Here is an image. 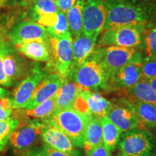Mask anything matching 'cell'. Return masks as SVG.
Returning a JSON list of instances; mask_svg holds the SVG:
<instances>
[{"instance_id":"obj_1","label":"cell","mask_w":156,"mask_h":156,"mask_svg":"<svg viewBox=\"0 0 156 156\" xmlns=\"http://www.w3.org/2000/svg\"><path fill=\"white\" fill-rule=\"evenodd\" d=\"M106 2L104 30L126 25L147 29L156 19V0H106Z\"/></svg>"},{"instance_id":"obj_2","label":"cell","mask_w":156,"mask_h":156,"mask_svg":"<svg viewBox=\"0 0 156 156\" xmlns=\"http://www.w3.org/2000/svg\"><path fill=\"white\" fill-rule=\"evenodd\" d=\"M67 77L80 87L90 90L100 91L108 88V73L101 62L93 56L71 70Z\"/></svg>"},{"instance_id":"obj_3","label":"cell","mask_w":156,"mask_h":156,"mask_svg":"<svg viewBox=\"0 0 156 156\" xmlns=\"http://www.w3.org/2000/svg\"><path fill=\"white\" fill-rule=\"evenodd\" d=\"M92 116L73 106L55 112L50 119L69 136L75 147L81 148L87 122Z\"/></svg>"},{"instance_id":"obj_4","label":"cell","mask_w":156,"mask_h":156,"mask_svg":"<svg viewBox=\"0 0 156 156\" xmlns=\"http://www.w3.org/2000/svg\"><path fill=\"white\" fill-rule=\"evenodd\" d=\"M106 70L109 79L120 68L131 62H142L144 57L137 48L120 46H104L95 49L92 55Z\"/></svg>"},{"instance_id":"obj_5","label":"cell","mask_w":156,"mask_h":156,"mask_svg":"<svg viewBox=\"0 0 156 156\" xmlns=\"http://www.w3.org/2000/svg\"><path fill=\"white\" fill-rule=\"evenodd\" d=\"M118 147L126 156H155L156 139L149 130L135 128L121 134Z\"/></svg>"},{"instance_id":"obj_6","label":"cell","mask_w":156,"mask_h":156,"mask_svg":"<svg viewBox=\"0 0 156 156\" xmlns=\"http://www.w3.org/2000/svg\"><path fill=\"white\" fill-rule=\"evenodd\" d=\"M147 28L139 25H126L106 29L101 33L98 41L101 47L120 46L139 49L143 44Z\"/></svg>"},{"instance_id":"obj_7","label":"cell","mask_w":156,"mask_h":156,"mask_svg":"<svg viewBox=\"0 0 156 156\" xmlns=\"http://www.w3.org/2000/svg\"><path fill=\"white\" fill-rule=\"evenodd\" d=\"M51 64L56 73L63 78L69 76L73 60V37L69 32L60 36H49L47 40Z\"/></svg>"},{"instance_id":"obj_8","label":"cell","mask_w":156,"mask_h":156,"mask_svg":"<svg viewBox=\"0 0 156 156\" xmlns=\"http://www.w3.org/2000/svg\"><path fill=\"white\" fill-rule=\"evenodd\" d=\"M18 124L11 134L9 143L21 155L30 151L41 139L43 120L18 118Z\"/></svg>"},{"instance_id":"obj_9","label":"cell","mask_w":156,"mask_h":156,"mask_svg":"<svg viewBox=\"0 0 156 156\" xmlns=\"http://www.w3.org/2000/svg\"><path fill=\"white\" fill-rule=\"evenodd\" d=\"M106 0H83V34L97 41L105 28Z\"/></svg>"},{"instance_id":"obj_10","label":"cell","mask_w":156,"mask_h":156,"mask_svg":"<svg viewBox=\"0 0 156 156\" xmlns=\"http://www.w3.org/2000/svg\"><path fill=\"white\" fill-rule=\"evenodd\" d=\"M47 75L39 65L30 68L28 75L18 82L12 93V109L22 108L29 101L39 83Z\"/></svg>"},{"instance_id":"obj_11","label":"cell","mask_w":156,"mask_h":156,"mask_svg":"<svg viewBox=\"0 0 156 156\" xmlns=\"http://www.w3.org/2000/svg\"><path fill=\"white\" fill-rule=\"evenodd\" d=\"M112 103L108 116L122 132L138 128L139 122L132 103L126 98H122Z\"/></svg>"},{"instance_id":"obj_12","label":"cell","mask_w":156,"mask_h":156,"mask_svg":"<svg viewBox=\"0 0 156 156\" xmlns=\"http://www.w3.org/2000/svg\"><path fill=\"white\" fill-rule=\"evenodd\" d=\"M48 37L46 28L34 20H25L17 23L7 35L9 43L14 46L20 43L31 41H47Z\"/></svg>"},{"instance_id":"obj_13","label":"cell","mask_w":156,"mask_h":156,"mask_svg":"<svg viewBox=\"0 0 156 156\" xmlns=\"http://www.w3.org/2000/svg\"><path fill=\"white\" fill-rule=\"evenodd\" d=\"M3 63L5 75L13 85L28 75L30 69L21 54L8 42L4 41Z\"/></svg>"},{"instance_id":"obj_14","label":"cell","mask_w":156,"mask_h":156,"mask_svg":"<svg viewBox=\"0 0 156 156\" xmlns=\"http://www.w3.org/2000/svg\"><path fill=\"white\" fill-rule=\"evenodd\" d=\"M142 79V62H131L120 68L110 77L107 89L123 92L134 86Z\"/></svg>"},{"instance_id":"obj_15","label":"cell","mask_w":156,"mask_h":156,"mask_svg":"<svg viewBox=\"0 0 156 156\" xmlns=\"http://www.w3.org/2000/svg\"><path fill=\"white\" fill-rule=\"evenodd\" d=\"M41 139L44 142L43 143L57 151L72 153L77 150L69 136L50 118L43 120L41 128Z\"/></svg>"},{"instance_id":"obj_16","label":"cell","mask_w":156,"mask_h":156,"mask_svg":"<svg viewBox=\"0 0 156 156\" xmlns=\"http://www.w3.org/2000/svg\"><path fill=\"white\" fill-rule=\"evenodd\" d=\"M62 80L63 77L55 73L46 75L39 83L32 96L22 108L32 109L55 95L61 86Z\"/></svg>"},{"instance_id":"obj_17","label":"cell","mask_w":156,"mask_h":156,"mask_svg":"<svg viewBox=\"0 0 156 156\" xmlns=\"http://www.w3.org/2000/svg\"><path fill=\"white\" fill-rule=\"evenodd\" d=\"M33 4L34 20L46 28L53 26L57 20L58 11L55 0H36Z\"/></svg>"},{"instance_id":"obj_18","label":"cell","mask_w":156,"mask_h":156,"mask_svg":"<svg viewBox=\"0 0 156 156\" xmlns=\"http://www.w3.org/2000/svg\"><path fill=\"white\" fill-rule=\"evenodd\" d=\"M79 97L85 103L88 112L93 116L101 118L108 116L112 103L95 91L80 87Z\"/></svg>"},{"instance_id":"obj_19","label":"cell","mask_w":156,"mask_h":156,"mask_svg":"<svg viewBox=\"0 0 156 156\" xmlns=\"http://www.w3.org/2000/svg\"><path fill=\"white\" fill-rule=\"evenodd\" d=\"M14 47L21 55L35 62H48L51 59L50 48L47 41H31L20 43Z\"/></svg>"},{"instance_id":"obj_20","label":"cell","mask_w":156,"mask_h":156,"mask_svg":"<svg viewBox=\"0 0 156 156\" xmlns=\"http://www.w3.org/2000/svg\"><path fill=\"white\" fill-rule=\"evenodd\" d=\"M96 42L83 34L73 38V60L70 72L93 55L96 49Z\"/></svg>"},{"instance_id":"obj_21","label":"cell","mask_w":156,"mask_h":156,"mask_svg":"<svg viewBox=\"0 0 156 156\" xmlns=\"http://www.w3.org/2000/svg\"><path fill=\"white\" fill-rule=\"evenodd\" d=\"M80 87L68 77L63 78L61 86L56 94L55 112L73 107L79 95Z\"/></svg>"},{"instance_id":"obj_22","label":"cell","mask_w":156,"mask_h":156,"mask_svg":"<svg viewBox=\"0 0 156 156\" xmlns=\"http://www.w3.org/2000/svg\"><path fill=\"white\" fill-rule=\"evenodd\" d=\"M56 110V95L38 104L32 109H15L12 110L13 117L27 118L30 119L44 120L50 118Z\"/></svg>"},{"instance_id":"obj_23","label":"cell","mask_w":156,"mask_h":156,"mask_svg":"<svg viewBox=\"0 0 156 156\" xmlns=\"http://www.w3.org/2000/svg\"><path fill=\"white\" fill-rule=\"evenodd\" d=\"M133 106L139 122L138 128L151 130L156 128V106L126 98Z\"/></svg>"},{"instance_id":"obj_24","label":"cell","mask_w":156,"mask_h":156,"mask_svg":"<svg viewBox=\"0 0 156 156\" xmlns=\"http://www.w3.org/2000/svg\"><path fill=\"white\" fill-rule=\"evenodd\" d=\"M103 145V132L100 119L92 116L85 129L83 147L85 153Z\"/></svg>"},{"instance_id":"obj_25","label":"cell","mask_w":156,"mask_h":156,"mask_svg":"<svg viewBox=\"0 0 156 156\" xmlns=\"http://www.w3.org/2000/svg\"><path fill=\"white\" fill-rule=\"evenodd\" d=\"M123 93L126 95V98L156 106V91L144 79L131 88L123 91Z\"/></svg>"},{"instance_id":"obj_26","label":"cell","mask_w":156,"mask_h":156,"mask_svg":"<svg viewBox=\"0 0 156 156\" xmlns=\"http://www.w3.org/2000/svg\"><path fill=\"white\" fill-rule=\"evenodd\" d=\"M103 132V145L109 151L114 152L118 146L121 134L120 129L114 124L108 116L100 119Z\"/></svg>"},{"instance_id":"obj_27","label":"cell","mask_w":156,"mask_h":156,"mask_svg":"<svg viewBox=\"0 0 156 156\" xmlns=\"http://www.w3.org/2000/svg\"><path fill=\"white\" fill-rule=\"evenodd\" d=\"M83 0H77L66 14L69 33L73 38L83 34Z\"/></svg>"},{"instance_id":"obj_28","label":"cell","mask_w":156,"mask_h":156,"mask_svg":"<svg viewBox=\"0 0 156 156\" xmlns=\"http://www.w3.org/2000/svg\"><path fill=\"white\" fill-rule=\"evenodd\" d=\"M144 48L145 57L144 58H156V19L153 24L146 30L144 36Z\"/></svg>"},{"instance_id":"obj_29","label":"cell","mask_w":156,"mask_h":156,"mask_svg":"<svg viewBox=\"0 0 156 156\" xmlns=\"http://www.w3.org/2000/svg\"><path fill=\"white\" fill-rule=\"evenodd\" d=\"M18 122V119L13 116L0 122V152L4 151L9 143L11 134L16 128Z\"/></svg>"},{"instance_id":"obj_30","label":"cell","mask_w":156,"mask_h":156,"mask_svg":"<svg viewBox=\"0 0 156 156\" xmlns=\"http://www.w3.org/2000/svg\"><path fill=\"white\" fill-rule=\"evenodd\" d=\"M49 36H60L69 32L67 15L58 10L57 20L53 26L46 28Z\"/></svg>"},{"instance_id":"obj_31","label":"cell","mask_w":156,"mask_h":156,"mask_svg":"<svg viewBox=\"0 0 156 156\" xmlns=\"http://www.w3.org/2000/svg\"><path fill=\"white\" fill-rule=\"evenodd\" d=\"M43 156H82L81 152L79 150H76L72 153L57 151L54 148L43 143L41 147H38Z\"/></svg>"},{"instance_id":"obj_32","label":"cell","mask_w":156,"mask_h":156,"mask_svg":"<svg viewBox=\"0 0 156 156\" xmlns=\"http://www.w3.org/2000/svg\"><path fill=\"white\" fill-rule=\"evenodd\" d=\"M142 75L143 79L156 77V58H143Z\"/></svg>"},{"instance_id":"obj_33","label":"cell","mask_w":156,"mask_h":156,"mask_svg":"<svg viewBox=\"0 0 156 156\" xmlns=\"http://www.w3.org/2000/svg\"><path fill=\"white\" fill-rule=\"evenodd\" d=\"M3 42L0 44V85L4 87H9L12 86L13 83L9 80V78L5 75V69H4L3 63V55H4V46Z\"/></svg>"},{"instance_id":"obj_34","label":"cell","mask_w":156,"mask_h":156,"mask_svg":"<svg viewBox=\"0 0 156 156\" xmlns=\"http://www.w3.org/2000/svg\"><path fill=\"white\" fill-rule=\"evenodd\" d=\"M76 1L77 0H55V2L58 10L67 14V12L75 5Z\"/></svg>"},{"instance_id":"obj_35","label":"cell","mask_w":156,"mask_h":156,"mask_svg":"<svg viewBox=\"0 0 156 156\" xmlns=\"http://www.w3.org/2000/svg\"><path fill=\"white\" fill-rule=\"evenodd\" d=\"M85 153L86 156H112V152L109 151L103 145L98 146Z\"/></svg>"},{"instance_id":"obj_36","label":"cell","mask_w":156,"mask_h":156,"mask_svg":"<svg viewBox=\"0 0 156 156\" xmlns=\"http://www.w3.org/2000/svg\"><path fill=\"white\" fill-rule=\"evenodd\" d=\"M12 113V108H7L0 105V122H2L11 117Z\"/></svg>"},{"instance_id":"obj_37","label":"cell","mask_w":156,"mask_h":156,"mask_svg":"<svg viewBox=\"0 0 156 156\" xmlns=\"http://www.w3.org/2000/svg\"><path fill=\"white\" fill-rule=\"evenodd\" d=\"M22 156H43L41 153L40 150L38 147H35L30 151H29L24 154H23Z\"/></svg>"},{"instance_id":"obj_38","label":"cell","mask_w":156,"mask_h":156,"mask_svg":"<svg viewBox=\"0 0 156 156\" xmlns=\"http://www.w3.org/2000/svg\"><path fill=\"white\" fill-rule=\"evenodd\" d=\"M9 95H10V92L9 90L0 87V104H1L2 101L4 98L9 97Z\"/></svg>"},{"instance_id":"obj_39","label":"cell","mask_w":156,"mask_h":156,"mask_svg":"<svg viewBox=\"0 0 156 156\" xmlns=\"http://www.w3.org/2000/svg\"><path fill=\"white\" fill-rule=\"evenodd\" d=\"M156 91V77L154 78H149V79H144Z\"/></svg>"},{"instance_id":"obj_40","label":"cell","mask_w":156,"mask_h":156,"mask_svg":"<svg viewBox=\"0 0 156 156\" xmlns=\"http://www.w3.org/2000/svg\"><path fill=\"white\" fill-rule=\"evenodd\" d=\"M5 23L3 22L2 17H0V36H2L3 32L5 31Z\"/></svg>"},{"instance_id":"obj_41","label":"cell","mask_w":156,"mask_h":156,"mask_svg":"<svg viewBox=\"0 0 156 156\" xmlns=\"http://www.w3.org/2000/svg\"><path fill=\"white\" fill-rule=\"evenodd\" d=\"M9 0H0V8L4 7Z\"/></svg>"},{"instance_id":"obj_42","label":"cell","mask_w":156,"mask_h":156,"mask_svg":"<svg viewBox=\"0 0 156 156\" xmlns=\"http://www.w3.org/2000/svg\"><path fill=\"white\" fill-rule=\"evenodd\" d=\"M21 2H23V3L24 4H32V3H34L35 1H36V0H20Z\"/></svg>"},{"instance_id":"obj_43","label":"cell","mask_w":156,"mask_h":156,"mask_svg":"<svg viewBox=\"0 0 156 156\" xmlns=\"http://www.w3.org/2000/svg\"><path fill=\"white\" fill-rule=\"evenodd\" d=\"M3 38H2V36H0V44H2V42L3 41Z\"/></svg>"},{"instance_id":"obj_44","label":"cell","mask_w":156,"mask_h":156,"mask_svg":"<svg viewBox=\"0 0 156 156\" xmlns=\"http://www.w3.org/2000/svg\"><path fill=\"white\" fill-rule=\"evenodd\" d=\"M119 156H126V155H124V154H122V153H120L119 155Z\"/></svg>"},{"instance_id":"obj_45","label":"cell","mask_w":156,"mask_h":156,"mask_svg":"<svg viewBox=\"0 0 156 156\" xmlns=\"http://www.w3.org/2000/svg\"><path fill=\"white\" fill-rule=\"evenodd\" d=\"M155 139H156V138H155Z\"/></svg>"}]
</instances>
